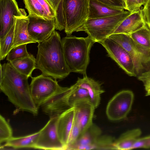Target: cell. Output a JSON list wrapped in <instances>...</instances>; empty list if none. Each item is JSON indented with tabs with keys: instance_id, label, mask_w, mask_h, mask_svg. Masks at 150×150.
<instances>
[{
	"instance_id": "1",
	"label": "cell",
	"mask_w": 150,
	"mask_h": 150,
	"mask_svg": "<svg viewBox=\"0 0 150 150\" xmlns=\"http://www.w3.org/2000/svg\"><path fill=\"white\" fill-rule=\"evenodd\" d=\"M0 66L2 71L0 90L16 107V112L26 111L37 115L38 108L31 94L28 78L18 72L9 62Z\"/></svg>"
},
{
	"instance_id": "2",
	"label": "cell",
	"mask_w": 150,
	"mask_h": 150,
	"mask_svg": "<svg viewBox=\"0 0 150 150\" xmlns=\"http://www.w3.org/2000/svg\"><path fill=\"white\" fill-rule=\"evenodd\" d=\"M38 43L37 68L42 74L54 79L67 77L71 72L65 60L62 39L58 32L55 30L48 38Z\"/></svg>"
},
{
	"instance_id": "3",
	"label": "cell",
	"mask_w": 150,
	"mask_h": 150,
	"mask_svg": "<svg viewBox=\"0 0 150 150\" xmlns=\"http://www.w3.org/2000/svg\"><path fill=\"white\" fill-rule=\"evenodd\" d=\"M62 39L65 60L71 72L86 74L90 50L95 42L88 36L67 35Z\"/></svg>"
},
{
	"instance_id": "4",
	"label": "cell",
	"mask_w": 150,
	"mask_h": 150,
	"mask_svg": "<svg viewBox=\"0 0 150 150\" xmlns=\"http://www.w3.org/2000/svg\"><path fill=\"white\" fill-rule=\"evenodd\" d=\"M132 13L127 10L114 16L88 19L78 32L84 31L95 42L100 43L112 34Z\"/></svg>"
},
{
	"instance_id": "5",
	"label": "cell",
	"mask_w": 150,
	"mask_h": 150,
	"mask_svg": "<svg viewBox=\"0 0 150 150\" xmlns=\"http://www.w3.org/2000/svg\"><path fill=\"white\" fill-rule=\"evenodd\" d=\"M108 38L121 45L128 52L133 60L137 76L148 70V67L150 65V49L138 44L129 35L113 34Z\"/></svg>"
},
{
	"instance_id": "6",
	"label": "cell",
	"mask_w": 150,
	"mask_h": 150,
	"mask_svg": "<svg viewBox=\"0 0 150 150\" xmlns=\"http://www.w3.org/2000/svg\"><path fill=\"white\" fill-rule=\"evenodd\" d=\"M90 0H64V31L70 35L78 30L88 19Z\"/></svg>"
},
{
	"instance_id": "7",
	"label": "cell",
	"mask_w": 150,
	"mask_h": 150,
	"mask_svg": "<svg viewBox=\"0 0 150 150\" xmlns=\"http://www.w3.org/2000/svg\"><path fill=\"white\" fill-rule=\"evenodd\" d=\"M134 99L133 92L129 90L121 91L115 94L108 102L106 114L112 121L125 119L130 111Z\"/></svg>"
},
{
	"instance_id": "8",
	"label": "cell",
	"mask_w": 150,
	"mask_h": 150,
	"mask_svg": "<svg viewBox=\"0 0 150 150\" xmlns=\"http://www.w3.org/2000/svg\"><path fill=\"white\" fill-rule=\"evenodd\" d=\"M31 78L30 85L31 94L38 109L46 100L62 87L58 84L57 80L42 74Z\"/></svg>"
},
{
	"instance_id": "9",
	"label": "cell",
	"mask_w": 150,
	"mask_h": 150,
	"mask_svg": "<svg viewBox=\"0 0 150 150\" xmlns=\"http://www.w3.org/2000/svg\"><path fill=\"white\" fill-rule=\"evenodd\" d=\"M105 49L108 55L128 75L136 76L133 60L128 52L121 45L107 38L99 43Z\"/></svg>"
},
{
	"instance_id": "10",
	"label": "cell",
	"mask_w": 150,
	"mask_h": 150,
	"mask_svg": "<svg viewBox=\"0 0 150 150\" xmlns=\"http://www.w3.org/2000/svg\"><path fill=\"white\" fill-rule=\"evenodd\" d=\"M59 116L50 118L46 125L40 130V134L35 149L66 150L57 132V124Z\"/></svg>"
},
{
	"instance_id": "11",
	"label": "cell",
	"mask_w": 150,
	"mask_h": 150,
	"mask_svg": "<svg viewBox=\"0 0 150 150\" xmlns=\"http://www.w3.org/2000/svg\"><path fill=\"white\" fill-rule=\"evenodd\" d=\"M74 88L62 87L46 100L41 106L42 112L50 118L59 117L70 108L68 97Z\"/></svg>"
},
{
	"instance_id": "12",
	"label": "cell",
	"mask_w": 150,
	"mask_h": 150,
	"mask_svg": "<svg viewBox=\"0 0 150 150\" xmlns=\"http://www.w3.org/2000/svg\"><path fill=\"white\" fill-rule=\"evenodd\" d=\"M0 38L6 35L15 23V16L26 14L24 9L19 8L15 0H0Z\"/></svg>"
},
{
	"instance_id": "13",
	"label": "cell",
	"mask_w": 150,
	"mask_h": 150,
	"mask_svg": "<svg viewBox=\"0 0 150 150\" xmlns=\"http://www.w3.org/2000/svg\"><path fill=\"white\" fill-rule=\"evenodd\" d=\"M28 16L29 19L28 26V33L38 43L48 38L56 29L55 19H47Z\"/></svg>"
},
{
	"instance_id": "14",
	"label": "cell",
	"mask_w": 150,
	"mask_h": 150,
	"mask_svg": "<svg viewBox=\"0 0 150 150\" xmlns=\"http://www.w3.org/2000/svg\"><path fill=\"white\" fill-rule=\"evenodd\" d=\"M73 106L75 109V121L80 128L81 135L93 123V120L96 108L89 99L78 101Z\"/></svg>"
},
{
	"instance_id": "15",
	"label": "cell",
	"mask_w": 150,
	"mask_h": 150,
	"mask_svg": "<svg viewBox=\"0 0 150 150\" xmlns=\"http://www.w3.org/2000/svg\"><path fill=\"white\" fill-rule=\"evenodd\" d=\"M29 16L47 19H55L56 13L48 0H23Z\"/></svg>"
},
{
	"instance_id": "16",
	"label": "cell",
	"mask_w": 150,
	"mask_h": 150,
	"mask_svg": "<svg viewBox=\"0 0 150 150\" xmlns=\"http://www.w3.org/2000/svg\"><path fill=\"white\" fill-rule=\"evenodd\" d=\"M75 109L73 106L62 113L59 116L57 129L59 137L66 149L71 132L75 122Z\"/></svg>"
},
{
	"instance_id": "17",
	"label": "cell",
	"mask_w": 150,
	"mask_h": 150,
	"mask_svg": "<svg viewBox=\"0 0 150 150\" xmlns=\"http://www.w3.org/2000/svg\"><path fill=\"white\" fill-rule=\"evenodd\" d=\"M14 19V38L12 48L23 44L37 43L28 33V26L29 19L26 13L20 16H15Z\"/></svg>"
},
{
	"instance_id": "18",
	"label": "cell",
	"mask_w": 150,
	"mask_h": 150,
	"mask_svg": "<svg viewBox=\"0 0 150 150\" xmlns=\"http://www.w3.org/2000/svg\"><path fill=\"white\" fill-rule=\"evenodd\" d=\"M146 24L142 8L131 13L126 18L113 34H123L129 35L140 29Z\"/></svg>"
},
{
	"instance_id": "19",
	"label": "cell",
	"mask_w": 150,
	"mask_h": 150,
	"mask_svg": "<svg viewBox=\"0 0 150 150\" xmlns=\"http://www.w3.org/2000/svg\"><path fill=\"white\" fill-rule=\"evenodd\" d=\"M76 83L88 91L91 102L95 108H97L100 103L101 95L105 92L102 88V83L88 77L86 74L82 78H78Z\"/></svg>"
},
{
	"instance_id": "20",
	"label": "cell",
	"mask_w": 150,
	"mask_h": 150,
	"mask_svg": "<svg viewBox=\"0 0 150 150\" xmlns=\"http://www.w3.org/2000/svg\"><path fill=\"white\" fill-rule=\"evenodd\" d=\"M123 8L111 6L97 0H90L88 19L114 16L124 12Z\"/></svg>"
},
{
	"instance_id": "21",
	"label": "cell",
	"mask_w": 150,
	"mask_h": 150,
	"mask_svg": "<svg viewBox=\"0 0 150 150\" xmlns=\"http://www.w3.org/2000/svg\"><path fill=\"white\" fill-rule=\"evenodd\" d=\"M102 131L97 125L93 123L79 138L76 142L67 150H85L101 135Z\"/></svg>"
},
{
	"instance_id": "22",
	"label": "cell",
	"mask_w": 150,
	"mask_h": 150,
	"mask_svg": "<svg viewBox=\"0 0 150 150\" xmlns=\"http://www.w3.org/2000/svg\"><path fill=\"white\" fill-rule=\"evenodd\" d=\"M141 134V130L138 128L129 130L123 133L115 139L114 143L115 150L132 149Z\"/></svg>"
},
{
	"instance_id": "23",
	"label": "cell",
	"mask_w": 150,
	"mask_h": 150,
	"mask_svg": "<svg viewBox=\"0 0 150 150\" xmlns=\"http://www.w3.org/2000/svg\"><path fill=\"white\" fill-rule=\"evenodd\" d=\"M40 131L25 136L12 137L3 146L15 149L23 148H35L39 135Z\"/></svg>"
},
{
	"instance_id": "24",
	"label": "cell",
	"mask_w": 150,
	"mask_h": 150,
	"mask_svg": "<svg viewBox=\"0 0 150 150\" xmlns=\"http://www.w3.org/2000/svg\"><path fill=\"white\" fill-rule=\"evenodd\" d=\"M9 62L18 72L28 78L32 77V72L37 68L36 58L31 54L27 57Z\"/></svg>"
},
{
	"instance_id": "25",
	"label": "cell",
	"mask_w": 150,
	"mask_h": 150,
	"mask_svg": "<svg viewBox=\"0 0 150 150\" xmlns=\"http://www.w3.org/2000/svg\"><path fill=\"white\" fill-rule=\"evenodd\" d=\"M115 139L107 135H100L85 150H115L114 143Z\"/></svg>"
},
{
	"instance_id": "26",
	"label": "cell",
	"mask_w": 150,
	"mask_h": 150,
	"mask_svg": "<svg viewBox=\"0 0 150 150\" xmlns=\"http://www.w3.org/2000/svg\"><path fill=\"white\" fill-rule=\"evenodd\" d=\"M129 35L138 44L150 49V29L146 24Z\"/></svg>"
},
{
	"instance_id": "27",
	"label": "cell",
	"mask_w": 150,
	"mask_h": 150,
	"mask_svg": "<svg viewBox=\"0 0 150 150\" xmlns=\"http://www.w3.org/2000/svg\"><path fill=\"white\" fill-rule=\"evenodd\" d=\"M14 24L9 32L0 38V59H4L12 48L14 30Z\"/></svg>"
},
{
	"instance_id": "28",
	"label": "cell",
	"mask_w": 150,
	"mask_h": 150,
	"mask_svg": "<svg viewBox=\"0 0 150 150\" xmlns=\"http://www.w3.org/2000/svg\"><path fill=\"white\" fill-rule=\"evenodd\" d=\"M73 85V89L68 99V103L71 107L78 101L90 100L88 93L86 89L78 86L76 83Z\"/></svg>"
},
{
	"instance_id": "29",
	"label": "cell",
	"mask_w": 150,
	"mask_h": 150,
	"mask_svg": "<svg viewBox=\"0 0 150 150\" xmlns=\"http://www.w3.org/2000/svg\"><path fill=\"white\" fill-rule=\"evenodd\" d=\"M27 45H21L12 48L7 54L6 60L10 62L29 56L30 54L27 51Z\"/></svg>"
},
{
	"instance_id": "30",
	"label": "cell",
	"mask_w": 150,
	"mask_h": 150,
	"mask_svg": "<svg viewBox=\"0 0 150 150\" xmlns=\"http://www.w3.org/2000/svg\"><path fill=\"white\" fill-rule=\"evenodd\" d=\"M12 129L9 123L1 115H0V143L6 142L12 137Z\"/></svg>"
},
{
	"instance_id": "31",
	"label": "cell",
	"mask_w": 150,
	"mask_h": 150,
	"mask_svg": "<svg viewBox=\"0 0 150 150\" xmlns=\"http://www.w3.org/2000/svg\"><path fill=\"white\" fill-rule=\"evenodd\" d=\"M80 128L75 121L70 134L68 143L66 150L67 148L74 144L81 135Z\"/></svg>"
},
{
	"instance_id": "32",
	"label": "cell",
	"mask_w": 150,
	"mask_h": 150,
	"mask_svg": "<svg viewBox=\"0 0 150 150\" xmlns=\"http://www.w3.org/2000/svg\"><path fill=\"white\" fill-rule=\"evenodd\" d=\"M150 148V135L139 138L133 145L132 149L137 148L148 149Z\"/></svg>"
},
{
	"instance_id": "33",
	"label": "cell",
	"mask_w": 150,
	"mask_h": 150,
	"mask_svg": "<svg viewBox=\"0 0 150 150\" xmlns=\"http://www.w3.org/2000/svg\"><path fill=\"white\" fill-rule=\"evenodd\" d=\"M108 5L122 8L125 10L126 6L124 0H97Z\"/></svg>"
},
{
	"instance_id": "34",
	"label": "cell",
	"mask_w": 150,
	"mask_h": 150,
	"mask_svg": "<svg viewBox=\"0 0 150 150\" xmlns=\"http://www.w3.org/2000/svg\"><path fill=\"white\" fill-rule=\"evenodd\" d=\"M126 6L125 10L131 13L136 11L140 7L137 0H124Z\"/></svg>"
},
{
	"instance_id": "35",
	"label": "cell",
	"mask_w": 150,
	"mask_h": 150,
	"mask_svg": "<svg viewBox=\"0 0 150 150\" xmlns=\"http://www.w3.org/2000/svg\"><path fill=\"white\" fill-rule=\"evenodd\" d=\"M144 19L146 25L150 29V0L142 8Z\"/></svg>"
},
{
	"instance_id": "36",
	"label": "cell",
	"mask_w": 150,
	"mask_h": 150,
	"mask_svg": "<svg viewBox=\"0 0 150 150\" xmlns=\"http://www.w3.org/2000/svg\"><path fill=\"white\" fill-rule=\"evenodd\" d=\"M138 79L143 83L145 87L150 86V69L139 75Z\"/></svg>"
},
{
	"instance_id": "37",
	"label": "cell",
	"mask_w": 150,
	"mask_h": 150,
	"mask_svg": "<svg viewBox=\"0 0 150 150\" xmlns=\"http://www.w3.org/2000/svg\"><path fill=\"white\" fill-rule=\"evenodd\" d=\"M53 7L56 13V16L62 0H48Z\"/></svg>"
},
{
	"instance_id": "38",
	"label": "cell",
	"mask_w": 150,
	"mask_h": 150,
	"mask_svg": "<svg viewBox=\"0 0 150 150\" xmlns=\"http://www.w3.org/2000/svg\"><path fill=\"white\" fill-rule=\"evenodd\" d=\"M137 2L139 6L141 7L142 6H144L147 3L148 0H137Z\"/></svg>"
},
{
	"instance_id": "39",
	"label": "cell",
	"mask_w": 150,
	"mask_h": 150,
	"mask_svg": "<svg viewBox=\"0 0 150 150\" xmlns=\"http://www.w3.org/2000/svg\"><path fill=\"white\" fill-rule=\"evenodd\" d=\"M145 89L146 91V96H150V86L145 87Z\"/></svg>"
}]
</instances>
